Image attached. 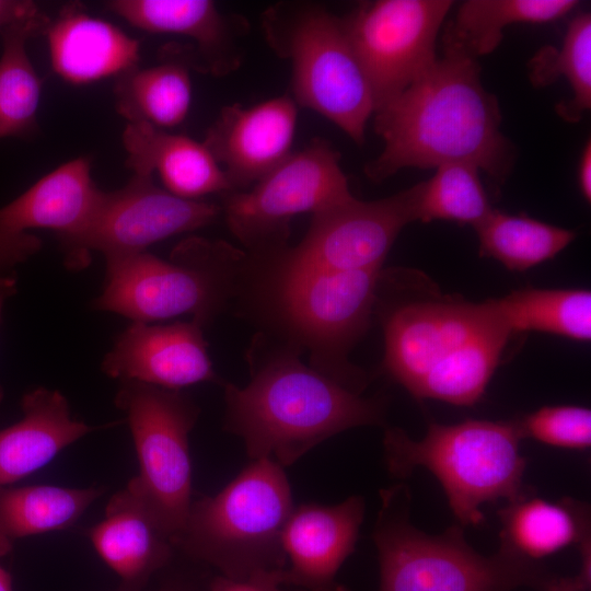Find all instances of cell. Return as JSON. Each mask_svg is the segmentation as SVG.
Returning a JSON list of instances; mask_svg holds the SVG:
<instances>
[{
    "label": "cell",
    "mask_w": 591,
    "mask_h": 591,
    "mask_svg": "<svg viewBox=\"0 0 591 591\" xmlns=\"http://www.w3.org/2000/svg\"><path fill=\"white\" fill-rule=\"evenodd\" d=\"M501 118L497 97L482 83L477 59L443 49L422 77L374 112L384 148L364 173L382 182L405 167L464 162L503 183L517 154L500 130Z\"/></svg>",
    "instance_id": "obj_1"
},
{
    "label": "cell",
    "mask_w": 591,
    "mask_h": 591,
    "mask_svg": "<svg viewBox=\"0 0 591 591\" xmlns=\"http://www.w3.org/2000/svg\"><path fill=\"white\" fill-rule=\"evenodd\" d=\"M250 363L244 387L223 383V389L224 429L242 438L252 460L288 466L344 430L384 424V398L362 397L305 366L294 345Z\"/></svg>",
    "instance_id": "obj_2"
},
{
    "label": "cell",
    "mask_w": 591,
    "mask_h": 591,
    "mask_svg": "<svg viewBox=\"0 0 591 591\" xmlns=\"http://www.w3.org/2000/svg\"><path fill=\"white\" fill-rule=\"evenodd\" d=\"M372 537L380 566L379 591H541L555 576L543 561L503 548L491 556L474 549L454 524L428 534L410 520L412 494L404 483L380 490Z\"/></svg>",
    "instance_id": "obj_3"
},
{
    "label": "cell",
    "mask_w": 591,
    "mask_h": 591,
    "mask_svg": "<svg viewBox=\"0 0 591 591\" xmlns=\"http://www.w3.org/2000/svg\"><path fill=\"white\" fill-rule=\"evenodd\" d=\"M521 440L514 419L431 422L420 440L402 428L387 427L384 461L395 478H406L420 466L429 470L440 482L457 524L479 525L485 520L483 505L533 494L523 483L526 460L520 452Z\"/></svg>",
    "instance_id": "obj_4"
},
{
    "label": "cell",
    "mask_w": 591,
    "mask_h": 591,
    "mask_svg": "<svg viewBox=\"0 0 591 591\" xmlns=\"http://www.w3.org/2000/svg\"><path fill=\"white\" fill-rule=\"evenodd\" d=\"M293 508L283 467L253 460L218 494L192 501L173 546L234 580L281 570L282 532Z\"/></svg>",
    "instance_id": "obj_5"
},
{
    "label": "cell",
    "mask_w": 591,
    "mask_h": 591,
    "mask_svg": "<svg viewBox=\"0 0 591 591\" xmlns=\"http://www.w3.org/2000/svg\"><path fill=\"white\" fill-rule=\"evenodd\" d=\"M263 25L273 49L291 62L294 102L362 144L374 102L341 19L320 4H279Z\"/></svg>",
    "instance_id": "obj_6"
},
{
    "label": "cell",
    "mask_w": 591,
    "mask_h": 591,
    "mask_svg": "<svg viewBox=\"0 0 591 591\" xmlns=\"http://www.w3.org/2000/svg\"><path fill=\"white\" fill-rule=\"evenodd\" d=\"M242 256L223 242L195 236L176 245L169 259L148 251L134 255L106 266L91 308L142 323L189 314L205 326L231 293Z\"/></svg>",
    "instance_id": "obj_7"
},
{
    "label": "cell",
    "mask_w": 591,
    "mask_h": 591,
    "mask_svg": "<svg viewBox=\"0 0 591 591\" xmlns=\"http://www.w3.org/2000/svg\"><path fill=\"white\" fill-rule=\"evenodd\" d=\"M265 257L279 267V309L294 346L310 351L314 370L361 394L368 379L348 354L369 328L381 268L339 271Z\"/></svg>",
    "instance_id": "obj_8"
},
{
    "label": "cell",
    "mask_w": 591,
    "mask_h": 591,
    "mask_svg": "<svg viewBox=\"0 0 591 591\" xmlns=\"http://www.w3.org/2000/svg\"><path fill=\"white\" fill-rule=\"evenodd\" d=\"M114 403L126 416L139 463L126 486L173 544L193 501L189 433L199 407L182 390L136 381L120 382Z\"/></svg>",
    "instance_id": "obj_9"
},
{
    "label": "cell",
    "mask_w": 591,
    "mask_h": 591,
    "mask_svg": "<svg viewBox=\"0 0 591 591\" xmlns=\"http://www.w3.org/2000/svg\"><path fill=\"white\" fill-rule=\"evenodd\" d=\"M222 196L221 210L230 231L256 256L287 246L293 217L313 216L356 198L338 152L323 139L292 152L250 188Z\"/></svg>",
    "instance_id": "obj_10"
},
{
    "label": "cell",
    "mask_w": 591,
    "mask_h": 591,
    "mask_svg": "<svg viewBox=\"0 0 591 591\" xmlns=\"http://www.w3.org/2000/svg\"><path fill=\"white\" fill-rule=\"evenodd\" d=\"M220 212L213 202L175 196L152 176L132 174L118 189H101L81 229L58 237L63 263L68 269L80 270L90 264L92 253H100L108 266L147 252L162 240L204 228Z\"/></svg>",
    "instance_id": "obj_11"
},
{
    "label": "cell",
    "mask_w": 591,
    "mask_h": 591,
    "mask_svg": "<svg viewBox=\"0 0 591 591\" xmlns=\"http://www.w3.org/2000/svg\"><path fill=\"white\" fill-rule=\"evenodd\" d=\"M453 3L364 1L341 19L371 89L374 112L403 93L436 62L437 36Z\"/></svg>",
    "instance_id": "obj_12"
},
{
    "label": "cell",
    "mask_w": 591,
    "mask_h": 591,
    "mask_svg": "<svg viewBox=\"0 0 591 591\" xmlns=\"http://www.w3.org/2000/svg\"><path fill=\"white\" fill-rule=\"evenodd\" d=\"M422 182L371 201L357 198L312 216L302 241L277 252L283 259L329 270L382 268L405 225L418 220Z\"/></svg>",
    "instance_id": "obj_13"
},
{
    "label": "cell",
    "mask_w": 591,
    "mask_h": 591,
    "mask_svg": "<svg viewBox=\"0 0 591 591\" xmlns=\"http://www.w3.org/2000/svg\"><path fill=\"white\" fill-rule=\"evenodd\" d=\"M101 189L91 176V161L79 157L38 178L21 195L0 207V277L40 252L36 230L58 237L76 233L88 220Z\"/></svg>",
    "instance_id": "obj_14"
},
{
    "label": "cell",
    "mask_w": 591,
    "mask_h": 591,
    "mask_svg": "<svg viewBox=\"0 0 591 591\" xmlns=\"http://www.w3.org/2000/svg\"><path fill=\"white\" fill-rule=\"evenodd\" d=\"M496 323L487 301L443 299L401 304L383 320V368L414 396L439 361Z\"/></svg>",
    "instance_id": "obj_15"
},
{
    "label": "cell",
    "mask_w": 591,
    "mask_h": 591,
    "mask_svg": "<svg viewBox=\"0 0 591 591\" xmlns=\"http://www.w3.org/2000/svg\"><path fill=\"white\" fill-rule=\"evenodd\" d=\"M202 325L190 322H131L101 362L111 379L136 381L167 390L219 383L208 354Z\"/></svg>",
    "instance_id": "obj_16"
},
{
    "label": "cell",
    "mask_w": 591,
    "mask_h": 591,
    "mask_svg": "<svg viewBox=\"0 0 591 591\" xmlns=\"http://www.w3.org/2000/svg\"><path fill=\"white\" fill-rule=\"evenodd\" d=\"M298 108L280 95L252 106L223 107L204 144L224 172L232 190H244L292 153Z\"/></svg>",
    "instance_id": "obj_17"
},
{
    "label": "cell",
    "mask_w": 591,
    "mask_h": 591,
    "mask_svg": "<svg viewBox=\"0 0 591 591\" xmlns=\"http://www.w3.org/2000/svg\"><path fill=\"white\" fill-rule=\"evenodd\" d=\"M364 510L360 496L335 506L294 507L282 532L289 567L277 572L279 583L306 591H349L336 577L356 549Z\"/></svg>",
    "instance_id": "obj_18"
},
{
    "label": "cell",
    "mask_w": 591,
    "mask_h": 591,
    "mask_svg": "<svg viewBox=\"0 0 591 591\" xmlns=\"http://www.w3.org/2000/svg\"><path fill=\"white\" fill-rule=\"evenodd\" d=\"M105 5L136 28L193 39L197 50L190 62L205 72L227 74L240 65L237 40L245 23L210 0H111Z\"/></svg>",
    "instance_id": "obj_19"
},
{
    "label": "cell",
    "mask_w": 591,
    "mask_h": 591,
    "mask_svg": "<svg viewBox=\"0 0 591 591\" xmlns=\"http://www.w3.org/2000/svg\"><path fill=\"white\" fill-rule=\"evenodd\" d=\"M53 70L80 85L119 77L138 67L139 42L78 2L65 4L44 34Z\"/></svg>",
    "instance_id": "obj_20"
},
{
    "label": "cell",
    "mask_w": 591,
    "mask_h": 591,
    "mask_svg": "<svg viewBox=\"0 0 591 591\" xmlns=\"http://www.w3.org/2000/svg\"><path fill=\"white\" fill-rule=\"evenodd\" d=\"M88 535L97 555L119 577V591H140L170 561L174 548L127 486L111 497L104 518Z\"/></svg>",
    "instance_id": "obj_21"
},
{
    "label": "cell",
    "mask_w": 591,
    "mask_h": 591,
    "mask_svg": "<svg viewBox=\"0 0 591 591\" xmlns=\"http://www.w3.org/2000/svg\"><path fill=\"white\" fill-rule=\"evenodd\" d=\"M121 140L127 167L140 176L157 173L163 188L175 196L201 200L232 190L204 142L144 123L127 124Z\"/></svg>",
    "instance_id": "obj_22"
},
{
    "label": "cell",
    "mask_w": 591,
    "mask_h": 591,
    "mask_svg": "<svg viewBox=\"0 0 591 591\" xmlns=\"http://www.w3.org/2000/svg\"><path fill=\"white\" fill-rule=\"evenodd\" d=\"M22 418L0 429V487L32 475L95 427L74 419L58 390L38 386L21 399Z\"/></svg>",
    "instance_id": "obj_23"
},
{
    "label": "cell",
    "mask_w": 591,
    "mask_h": 591,
    "mask_svg": "<svg viewBox=\"0 0 591 591\" xmlns=\"http://www.w3.org/2000/svg\"><path fill=\"white\" fill-rule=\"evenodd\" d=\"M499 547L523 558L542 561L560 549L590 538V508L565 497L557 502L528 495L498 511Z\"/></svg>",
    "instance_id": "obj_24"
},
{
    "label": "cell",
    "mask_w": 591,
    "mask_h": 591,
    "mask_svg": "<svg viewBox=\"0 0 591 591\" xmlns=\"http://www.w3.org/2000/svg\"><path fill=\"white\" fill-rule=\"evenodd\" d=\"M50 18L36 4L0 32V140L30 139L38 132L42 80L27 54V42L44 35Z\"/></svg>",
    "instance_id": "obj_25"
},
{
    "label": "cell",
    "mask_w": 591,
    "mask_h": 591,
    "mask_svg": "<svg viewBox=\"0 0 591 591\" xmlns=\"http://www.w3.org/2000/svg\"><path fill=\"white\" fill-rule=\"evenodd\" d=\"M105 493L104 487H0V558L23 537L66 530Z\"/></svg>",
    "instance_id": "obj_26"
},
{
    "label": "cell",
    "mask_w": 591,
    "mask_h": 591,
    "mask_svg": "<svg viewBox=\"0 0 591 591\" xmlns=\"http://www.w3.org/2000/svg\"><path fill=\"white\" fill-rule=\"evenodd\" d=\"M189 60L170 55L158 65L136 67L117 77L114 99L127 124L144 123L169 130L182 124L192 104Z\"/></svg>",
    "instance_id": "obj_27"
},
{
    "label": "cell",
    "mask_w": 591,
    "mask_h": 591,
    "mask_svg": "<svg viewBox=\"0 0 591 591\" xmlns=\"http://www.w3.org/2000/svg\"><path fill=\"white\" fill-rule=\"evenodd\" d=\"M578 3L576 0L464 1L444 30L443 49L477 59L499 46L506 26L514 23H548L565 16Z\"/></svg>",
    "instance_id": "obj_28"
},
{
    "label": "cell",
    "mask_w": 591,
    "mask_h": 591,
    "mask_svg": "<svg viewBox=\"0 0 591 591\" xmlns=\"http://www.w3.org/2000/svg\"><path fill=\"white\" fill-rule=\"evenodd\" d=\"M487 302L511 335L542 332L579 341L591 338L589 290L529 288Z\"/></svg>",
    "instance_id": "obj_29"
},
{
    "label": "cell",
    "mask_w": 591,
    "mask_h": 591,
    "mask_svg": "<svg viewBox=\"0 0 591 591\" xmlns=\"http://www.w3.org/2000/svg\"><path fill=\"white\" fill-rule=\"evenodd\" d=\"M510 336L500 322L475 334L426 374L414 397L459 406L475 404L483 396Z\"/></svg>",
    "instance_id": "obj_30"
},
{
    "label": "cell",
    "mask_w": 591,
    "mask_h": 591,
    "mask_svg": "<svg viewBox=\"0 0 591 591\" xmlns=\"http://www.w3.org/2000/svg\"><path fill=\"white\" fill-rule=\"evenodd\" d=\"M474 229L479 256L493 258L511 271H525L554 258L576 237L572 230L497 209Z\"/></svg>",
    "instance_id": "obj_31"
},
{
    "label": "cell",
    "mask_w": 591,
    "mask_h": 591,
    "mask_svg": "<svg viewBox=\"0 0 591 591\" xmlns=\"http://www.w3.org/2000/svg\"><path fill=\"white\" fill-rule=\"evenodd\" d=\"M535 86L553 84L559 77L569 82L573 96L556 105L558 115L577 121L591 107V14L576 15L568 24L560 49L542 47L529 62Z\"/></svg>",
    "instance_id": "obj_32"
},
{
    "label": "cell",
    "mask_w": 591,
    "mask_h": 591,
    "mask_svg": "<svg viewBox=\"0 0 591 591\" xmlns=\"http://www.w3.org/2000/svg\"><path fill=\"white\" fill-rule=\"evenodd\" d=\"M436 169L433 176L422 182L417 221L450 220L473 228L478 225L493 210L479 169L464 162Z\"/></svg>",
    "instance_id": "obj_33"
},
{
    "label": "cell",
    "mask_w": 591,
    "mask_h": 591,
    "mask_svg": "<svg viewBox=\"0 0 591 591\" xmlns=\"http://www.w3.org/2000/svg\"><path fill=\"white\" fill-rule=\"evenodd\" d=\"M514 420L522 439L575 450L591 445V410L587 407L543 406Z\"/></svg>",
    "instance_id": "obj_34"
},
{
    "label": "cell",
    "mask_w": 591,
    "mask_h": 591,
    "mask_svg": "<svg viewBox=\"0 0 591 591\" xmlns=\"http://www.w3.org/2000/svg\"><path fill=\"white\" fill-rule=\"evenodd\" d=\"M278 571L257 572L244 580L218 576L211 580L209 591H283L277 579Z\"/></svg>",
    "instance_id": "obj_35"
},
{
    "label": "cell",
    "mask_w": 591,
    "mask_h": 591,
    "mask_svg": "<svg viewBox=\"0 0 591 591\" xmlns=\"http://www.w3.org/2000/svg\"><path fill=\"white\" fill-rule=\"evenodd\" d=\"M36 4L30 0H0V32L32 10Z\"/></svg>",
    "instance_id": "obj_36"
},
{
    "label": "cell",
    "mask_w": 591,
    "mask_h": 591,
    "mask_svg": "<svg viewBox=\"0 0 591 591\" xmlns=\"http://www.w3.org/2000/svg\"><path fill=\"white\" fill-rule=\"evenodd\" d=\"M591 580L582 577L579 572L575 576H554L541 591H589Z\"/></svg>",
    "instance_id": "obj_37"
},
{
    "label": "cell",
    "mask_w": 591,
    "mask_h": 591,
    "mask_svg": "<svg viewBox=\"0 0 591 591\" xmlns=\"http://www.w3.org/2000/svg\"><path fill=\"white\" fill-rule=\"evenodd\" d=\"M578 184L584 199L591 200V143H586L578 165Z\"/></svg>",
    "instance_id": "obj_38"
},
{
    "label": "cell",
    "mask_w": 591,
    "mask_h": 591,
    "mask_svg": "<svg viewBox=\"0 0 591 591\" xmlns=\"http://www.w3.org/2000/svg\"><path fill=\"white\" fill-rule=\"evenodd\" d=\"M18 292V279L15 276L0 277V321L2 310L8 299ZM4 392L0 384V405L3 401Z\"/></svg>",
    "instance_id": "obj_39"
},
{
    "label": "cell",
    "mask_w": 591,
    "mask_h": 591,
    "mask_svg": "<svg viewBox=\"0 0 591 591\" xmlns=\"http://www.w3.org/2000/svg\"><path fill=\"white\" fill-rule=\"evenodd\" d=\"M0 591H13L12 577L0 565Z\"/></svg>",
    "instance_id": "obj_40"
},
{
    "label": "cell",
    "mask_w": 591,
    "mask_h": 591,
    "mask_svg": "<svg viewBox=\"0 0 591 591\" xmlns=\"http://www.w3.org/2000/svg\"><path fill=\"white\" fill-rule=\"evenodd\" d=\"M159 591H181V590L177 589V588L169 587V588H163V589H161V590H159Z\"/></svg>",
    "instance_id": "obj_41"
}]
</instances>
